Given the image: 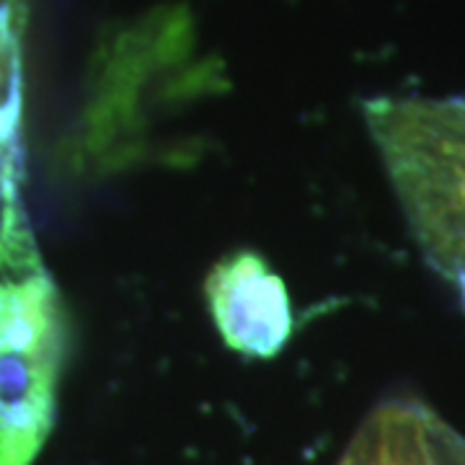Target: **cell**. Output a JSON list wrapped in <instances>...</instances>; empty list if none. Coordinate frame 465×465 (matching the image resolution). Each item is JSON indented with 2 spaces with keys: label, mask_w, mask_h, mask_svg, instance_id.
Returning a JSON list of instances; mask_svg holds the SVG:
<instances>
[{
  "label": "cell",
  "mask_w": 465,
  "mask_h": 465,
  "mask_svg": "<svg viewBox=\"0 0 465 465\" xmlns=\"http://www.w3.org/2000/svg\"><path fill=\"white\" fill-rule=\"evenodd\" d=\"M21 143L0 168V465H34L67 357L63 292L39 251L21 192Z\"/></svg>",
  "instance_id": "obj_1"
},
{
  "label": "cell",
  "mask_w": 465,
  "mask_h": 465,
  "mask_svg": "<svg viewBox=\"0 0 465 465\" xmlns=\"http://www.w3.org/2000/svg\"><path fill=\"white\" fill-rule=\"evenodd\" d=\"M365 124L406 223L465 308V99H375Z\"/></svg>",
  "instance_id": "obj_2"
},
{
  "label": "cell",
  "mask_w": 465,
  "mask_h": 465,
  "mask_svg": "<svg viewBox=\"0 0 465 465\" xmlns=\"http://www.w3.org/2000/svg\"><path fill=\"white\" fill-rule=\"evenodd\" d=\"M204 295L223 341L246 357H274L292 336V305L280 274L253 251L217 262Z\"/></svg>",
  "instance_id": "obj_3"
},
{
  "label": "cell",
  "mask_w": 465,
  "mask_h": 465,
  "mask_svg": "<svg viewBox=\"0 0 465 465\" xmlns=\"http://www.w3.org/2000/svg\"><path fill=\"white\" fill-rule=\"evenodd\" d=\"M339 465H465V437L416 409L367 416Z\"/></svg>",
  "instance_id": "obj_4"
},
{
  "label": "cell",
  "mask_w": 465,
  "mask_h": 465,
  "mask_svg": "<svg viewBox=\"0 0 465 465\" xmlns=\"http://www.w3.org/2000/svg\"><path fill=\"white\" fill-rule=\"evenodd\" d=\"M21 124V52L16 16L11 5H0V168L5 153L16 145Z\"/></svg>",
  "instance_id": "obj_5"
}]
</instances>
